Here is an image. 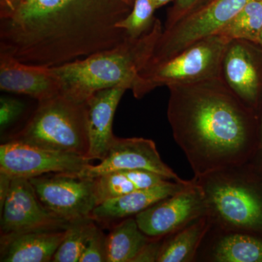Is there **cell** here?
Masks as SVG:
<instances>
[{
	"instance_id": "19",
	"label": "cell",
	"mask_w": 262,
	"mask_h": 262,
	"mask_svg": "<svg viewBox=\"0 0 262 262\" xmlns=\"http://www.w3.org/2000/svg\"><path fill=\"white\" fill-rule=\"evenodd\" d=\"M218 232V237L208 252V261L262 262V239L257 234Z\"/></svg>"
},
{
	"instance_id": "1",
	"label": "cell",
	"mask_w": 262,
	"mask_h": 262,
	"mask_svg": "<svg viewBox=\"0 0 262 262\" xmlns=\"http://www.w3.org/2000/svg\"><path fill=\"white\" fill-rule=\"evenodd\" d=\"M132 7L120 0H22L0 21V53L56 67L116 47L118 22Z\"/></svg>"
},
{
	"instance_id": "7",
	"label": "cell",
	"mask_w": 262,
	"mask_h": 262,
	"mask_svg": "<svg viewBox=\"0 0 262 262\" xmlns=\"http://www.w3.org/2000/svg\"><path fill=\"white\" fill-rule=\"evenodd\" d=\"M251 1L253 0H207L173 27L163 29L145 68L168 59L204 38L218 34Z\"/></svg>"
},
{
	"instance_id": "12",
	"label": "cell",
	"mask_w": 262,
	"mask_h": 262,
	"mask_svg": "<svg viewBox=\"0 0 262 262\" xmlns=\"http://www.w3.org/2000/svg\"><path fill=\"white\" fill-rule=\"evenodd\" d=\"M122 170H145L160 174L168 180H184L164 163L151 139L118 138L115 136L106 156L97 165L90 164L78 175L95 179L105 174Z\"/></svg>"
},
{
	"instance_id": "3",
	"label": "cell",
	"mask_w": 262,
	"mask_h": 262,
	"mask_svg": "<svg viewBox=\"0 0 262 262\" xmlns=\"http://www.w3.org/2000/svg\"><path fill=\"white\" fill-rule=\"evenodd\" d=\"M163 31V26L156 18L152 27L141 37H127L111 49L51 67L61 84V94L77 102L85 103L101 90L120 84L132 89L149 63Z\"/></svg>"
},
{
	"instance_id": "4",
	"label": "cell",
	"mask_w": 262,
	"mask_h": 262,
	"mask_svg": "<svg viewBox=\"0 0 262 262\" xmlns=\"http://www.w3.org/2000/svg\"><path fill=\"white\" fill-rule=\"evenodd\" d=\"M244 165L194 177L216 230L262 234V190Z\"/></svg>"
},
{
	"instance_id": "32",
	"label": "cell",
	"mask_w": 262,
	"mask_h": 262,
	"mask_svg": "<svg viewBox=\"0 0 262 262\" xmlns=\"http://www.w3.org/2000/svg\"><path fill=\"white\" fill-rule=\"evenodd\" d=\"M120 1L123 2L125 4L130 5V6L132 7L133 4H134V0H120Z\"/></svg>"
},
{
	"instance_id": "14",
	"label": "cell",
	"mask_w": 262,
	"mask_h": 262,
	"mask_svg": "<svg viewBox=\"0 0 262 262\" xmlns=\"http://www.w3.org/2000/svg\"><path fill=\"white\" fill-rule=\"evenodd\" d=\"M0 89L37 101L61 94V84L51 67L27 64L4 53H0Z\"/></svg>"
},
{
	"instance_id": "9",
	"label": "cell",
	"mask_w": 262,
	"mask_h": 262,
	"mask_svg": "<svg viewBox=\"0 0 262 262\" xmlns=\"http://www.w3.org/2000/svg\"><path fill=\"white\" fill-rule=\"evenodd\" d=\"M91 160L82 155L11 140L0 146V172L30 179L48 173L79 174Z\"/></svg>"
},
{
	"instance_id": "18",
	"label": "cell",
	"mask_w": 262,
	"mask_h": 262,
	"mask_svg": "<svg viewBox=\"0 0 262 262\" xmlns=\"http://www.w3.org/2000/svg\"><path fill=\"white\" fill-rule=\"evenodd\" d=\"M213 225L208 215L164 237L158 262H192Z\"/></svg>"
},
{
	"instance_id": "21",
	"label": "cell",
	"mask_w": 262,
	"mask_h": 262,
	"mask_svg": "<svg viewBox=\"0 0 262 262\" xmlns=\"http://www.w3.org/2000/svg\"><path fill=\"white\" fill-rule=\"evenodd\" d=\"M151 239L139 228L135 218L125 219L107 235V262H133Z\"/></svg>"
},
{
	"instance_id": "25",
	"label": "cell",
	"mask_w": 262,
	"mask_h": 262,
	"mask_svg": "<svg viewBox=\"0 0 262 262\" xmlns=\"http://www.w3.org/2000/svg\"><path fill=\"white\" fill-rule=\"evenodd\" d=\"M106 235L97 226L88 239L80 262H107V246Z\"/></svg>"
},
{
	"instance_id": "27",
	"label": "cell",
	"mask_w": 262,
	"mask_h": 262,
	"mask_svg": "<svg viewBox=\"0 0 262 262\" xmlns=\"http://www.w3.org/2000/svg\"><path fill=\"white\" fill-rule=\"evenodd\" d=\"M206 1L207 0H173V6L168 10L163 29H168L173 27L174 24L192 13Z\"/></svg>"
},
{
	"instance_id": "13",
	"label": "cell",
	"mask_w": 262,
	"mask_h": 262,
	"mask_svg": "<svg viewBox=\"0 0 262 262\" xmlns=\"http://www.w3.org/2000/svg\"><path fill=\"white\" fill-rule=\"evenodd\" d=\"M257 44L246 40L229 41L224 54L221 76L244 103L254 110L262 89V72Z\"/></svg>"
},
{
	"instance_id": "33",
	"label": "cell",
	"mask_w": 262,
	"mask_h": 262,
	"mask_svg": "<svg viewBox=\"0 0 262 262\" xmlns=\"http://www.w3.org/2000/svg\"><path fill=\"white\" fill-rule=\"evenodd\" d=\"M258 45L262 47V29L261 34H260L259 38H258Z\"/></svg>"
},
{
	"instance_id": "15",
	"label": "cell",
	"mask_w": 262,
	"mask_h": 262,
	"mask_svg": "<svg viewBox=\"0 0 262 262\" xmlns=\"http://www.w3.org/2000/svg\"><path fill=\"white\" fill-rule=\"evenodd\" d=\"M130 90L127 84L98 91L86 101L89 151L86 158L101 160L106 156L115 136L113 126L115 112L123 94Z\"/></svg>"
},
{
	"instance_id": "28",
	"label": "cell",
	"mask_w": 262,
	"mask_h": 262,
	"mask_svg": "<svg viewBox=\"0 0 262 262\" xmlns=\"http://www.w3.org/2000/svg\"><path fill=\"white\" fill-rule=\"evenodd\" d=\"M163 238H151L133 262H158Z\"/></svg>"
},
{
	"instance_id": "24",
	"label": "cell",
	"mask_w": 262,
	"mask_h": 262,
	"mask_svg": "<svg viewBox=\"0 0 262 262\" xmlns=\"http://www.w3.org/2000/svg\"><path fill=\"white\" fill-rule=\"evenodd\" d=\"M155 10L151 0H134L130 13L118 22L116 27L125 31L129 37H141L152 27L156 19Z\"/></svg>"
},
{
	"instance_id": "6",
	"label": "cell",
	"mask_w": 262,
	"mask_h": 262,
	"mask_svg": "<svg viewBox=\"0 0 262 262\" xmlns=\"http://www.w3.org/2000/svg\"><path fill=\"white\" fill-rule=\"evenodd\" d=\"M227 44L220 34L204 38L168 59L141 71L130 91L139 99L157 88L221 77Z\"/></svg>"
},
{
	"instance_id": "20",
	"label": "cell",
	"mask_w": 262,
	"mask_h": 262,
	"mask_svg": "<svg viewBox=\"0 0 262 262\" xmlns=\"http://www.w3.org/2000/svg\"><path fill=\"white\" fill-rule=\"evenodd\" d=\"M167 180L160 174L145 170H117L105 174L95 179L98 205L106 200L152 187Z\"/></svg>"
},
{
	"instance_id": "2",
	"label": "cell",
	"mask_w": 262,
	"mask_h": 262,
	"mask_svg": "<svg viewBox=\"0 0 262 262\" xmlns=\"http://www.w3.org/2000/svg\"><path fill=\"white\" fill-rule=\"evenodd\" d=\"M168 88V122L194 177L244 165L258 150L253 110L222 76Z\"/></svg>"
},
{
	"instance_id": "17",
	"label": "cell",
	"mask_w": 262,
	"mask_h": 262,
	"mask_svg": "<svg viewBox=\"0 0 262 262\" xmlns=\"http://www.w3.org/2000/svg\"><path fill=\"white\" fill-rule=\"evenodd\" d=\"M66 229H45L1 237L2 262L52 261Z\"/></svg>"
},
{
	"instance_id": "16",
	"label": "cell",
	"mask_w": 262,
	"mask_h": 262,
	"mask_svg": "<svg viewBox=\"0 0 262 262\" xmlns=\"http://www.w3.org/2000/svg\"><path fill=\"white\" fill-rule=\"evenodd\" d=\"M167 180L152 187L139 189L106 200L94 208L91 216L98 222H113L137 215L155 203L182 190L190 184Z\"/></svg>"
},
{
	"instance_id": "10",
	"label": "cell",
	"mask_w": 262,
	"mask_h": 262,
	"mask_svg": "<svg viewBox=\"0 0 262 262\" xmlns=\"http://www.w3.org/2000/svg\"><path fill=\"white\" fill-rule=\"evenodd\" d=\"M207 215L204 195L192 179L173 195L158 201L135 215L141 230L150 238H164Z\"/></svg>"
},
{
	"instance_id": "23",
	"label": "cell",
	"mask_w": 262,
	"mask_h": 262,
	"mask_svg": "<svg viewBox=\"0 0 262 262\" xmlns=\"http://www.w3.org/2000/svg\"><path fill=\"white\" fill-rule=\"evenodd\" d=\"M95 221L90 215L69 222L64 238L52 261L80 262L84 246L96 226Z\"/></svg>"
},
{
	"instance_id": "22",
	"label": "cell",
	"mask_w": 262,
	"mask_h": 262,
	"mask_svg": "<svg viewBox=\"0 0 262 262\" xmlns=\"http://www.w3.org/2000/svg\"><path fill=\"white\" fill-rule=\"evenodd\" d=\"M261 29L262 0H253L216 34H220L228 42L246 40L258 45Z\"/></svg>"
},
{
	"instance_id": "11",
	"label": "cell",
	"mask_w": 262,
	"mask_h": 262,
	"mask_svg": "<svg viewBox=\"0 0 262 262\" xmlns=\"http://www.w3.org/2000/svg\"><path fill=\"white\" fill-rule=\"evenodd\" d=\"M1 210V237L45 229H65L69 222L48 211L29 179L13 177Z\"/></svg>"
},
{
	"instance_id": "5",
	"label": "cell",
	"mask_w": 262,
	"mask_h": 262,
	"mask_svg": "<svg viewBox=\"0 0 262 262\" xmlns=\"http://www.w3.org/2000/svg\"><path fill=\"white\" fill-rule=\"evenodd\" d=\"M12 140L86 157L89 151L87 105L61 94L38 101L24 126Z\"/></svg>"
},
{
	"instance_id": "26",
	"label": "cell",
	"mask_w": 262,
	"mask_h": 262,
	"mask_svg": "<svg viewBox=\"0 0 262 262\" xmlns=\"http://www.w3.org/2000/svg\"><path fill=\"white\" fill-rule=\"evenodd\" d=\"M26 110L23 101L17 98L1 96L0 98V130L5 132L7 129L18 121Z\"/></svg>"
},
{
	"instance_id": "30",
	"label": "cell",
	"mask_w": 262,
	"mask_h": 262,
	"mask_svg": "<svg viewBox=\"0 0 262 262\" xmlns=\"http://www.w3.org/2000/svg\"><path fill=\"white\" fill-rule=\"evenodd\" d=\"M258 153L262 158V106L261 117L259 120V145H258Z\"/></svg>"
},
{
	"instance_id": "8",
	"label": "cell",
	"mask_w": 262,
	"mask_h": 262,
	"mask_svg": "<svg viewBox=\"0 0 262 262\" xmlns=\"http://www.w3.org/2000/svg\"><path fill=\"white\" fill-rule=\"evenodd\" d=\"M43 206L70 222L91 215L98 206L95 179L75 173H48L29 179Z\"/></svg>"
},
{
	"instance_id": "31",
	"label": "cell",
	"mask_w": 262,
	"mask_h": 262,
	"mask_svg": "<svg viewBox=\"0 0 262 262\" xmlns=\"http://www.w3.org/2000/svg\"><path fill=\"white\" fill-rule=\"evenodd\" d=\"M151 1H152L153 4H154L155 8L158 9V8H161L164 5L168 4L172 0H151Z\"/></svg>"
},
{
	"instance_id": "29",
	"label": "cell",
	"mask_w": 262,
	"mask_h": 262,
	"mask_svg": "<svg viewBox=\"0 0 262 262\" xmlns=\"http://www.w3.org/2000/svg\"><path fill=\"white\" fill-rule=\"evenodd\" d=\"M12 179L8 174L0 172V207L4 203L5 198L9 192Z\"/></svg>"
}]
</instances>
